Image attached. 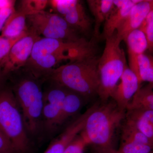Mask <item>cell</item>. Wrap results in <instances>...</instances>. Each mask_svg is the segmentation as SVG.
Returning a JSON list of instances; mask_svg holds the SVG:
<instances>
[{
  "mask_svg": "<svg viewBox=\"0 0 153 153\" xmlns=\"http://www.w3.org/2000/svg\"><path fill=\"white\" fill-rule=\"evenodd\" d=\"M80 2L78 0H51L49 3L58 15L63 16L73 10Z\"/></svg>",
  "mask_w": 153,
  "mask_h": 153,
  "instance_id": "cell-26",
  "label": "cell"
},
{
  "mask_svg": "<svg viewBox=\"0 0 153 153\" xmlns=\"http://www.w3.org/2000/svg\"><path fill=\"white\" fill-rule=\"evenodd\" d=\"M124 41L127 46L128 67L138 76V59L140 55L148 51L146 37L144 33L139 28L131 32Z\"/></svg>",
  "mask_w": 153,
  "mask_h": 153,
  "instance_id": "cell-13",
  "label": "cell"
},
{
  "mask_svg": "<svg viewBox=\"0 0 153 153\" xmlns=\"http://www.w3.org/2000/svg\"><path fill=\"white\" fill-rule=\"evenodd\" d=\"M141 83L136 74L127 65L111 98L120 109L127 111Z\"/></svg>",
  "mask_w": 153,
  "mask_h": 153,
  "instance_id": "cell-9",
  "label": "cell"
},
{
  "mask_svg": "<svg viewBox=\"0 0 153 153\" xmlns=\"http://www.w3.org/2000/svg\"><path fill=\"white\" fill-rule=\"evenodd\" d=\"M99 57L95 55L72 61L49 72L52 81L83 97L97 94Z\"/></svg>",
  "mask_w": 153,
  "mask_h": 153,
  "instance_id": "cell-2",
  "label": "cell"
},
{
  "mask_svg": "<svg viewBox=\"0 0 153 153\" xmlns=\"http://www.w3.org/2000/svg\"><path fill=\"white\" fill-rule=\"evenodd\" d=\"M96 106V104L93 105L75 119L52 141L44 153H63L67 146L82 131L88 117Z\"/></svg>",
  "mask_w": 153,
  "mask_h": 153,
  "instance_id": "cell-10",
  "label": "cell"
},
{
  "mask_svg": "<svg viewBox=\"0 0 153 153\" xmlns=\"http://www.w3.org/2000/svg\"><path fill=\"white\" fill-rule=\"evenodd\" d=\"M116 151L118 153H152L153 147L121 140L120 146Z\"/></svg>",
  "mask_w": 153,
  "mask_h": 153,
  "instance_id": "cell-24",
  "label": "cell"
},
{
  "mask_svg": "<svg viewBox=\"0 0 153 153\" xmlns=\"http://www.w3.org/2000/svg\"><path fill=\"white\" fill-rule=\"evenodd\" d=\"M62 17L78 33L86 34L90 31L91 21L87 16L81 1L71 12Z\"/></svg>",
  "mask_w": 153,
  "mask_h": 153,
  "instance_id": "cell-19",
  "label": "cell"
},
{
  "mask_svg": "<svg viewBox=\"0 0 153 153\" xmlns=\"http://www.w3.org/2000/svg\"><path fill=\"white\" fill-rule=\"evenodd\" d=\"M54 87L44 92L42 131L51 134L58 129L61 108L68 89L55 83Z\"/></svg>",
  "mask_w": 153,
  "mask_h": 153,
  "instance_id": "cell-7",
  "label": "cell"
},
{
  "mask_svg": "<svg viewBox=\"0 0 153 153\" xmlns=\"http://www.w3.org/2000/svg\"><path fill=\"white\" fill-rule=\"evenodd\" d=\"M15 8L10 7L0 10V31H1L7 20L15 11Z\"/></svg>",
  "mask_w": 153,
  "mask_h": 153,
  "instance_id": "cell-31",
  "label": "cell"
},
{
  "mask_svg": "<svg viewBox=\"0 0 153 153\" xmlns=\"http://www.w3.org/2000/svg\"><path fill=\"white\" fill-rule=\"evenodd\" d=\"M140 0H113L115 7L104 23L100 38L105 40L116 32L132 7Z\"/></svg>",
  "mask_w": 153,
  "mask_h": 153,
  "instance_id": "cell-12",
  "label": "cell"
},
{
  "mask_svg": "<svg viewBox=\"0 0 153 153\" xmlns=\"http://www.w3.org/2000/svg\"><path fill=\"white\" fill-rule=\"evenodd\" d=\"M49 1L47 0H24L21 1L19 10L27 16L44 11Z\"/></svg>",
  "mask_w": 153,
  "mask_h": 153,
  "instance_id": "cell-25",
  "label": "cell"
},
{
  "mask_svg": "<svg viewBox=\"0 0 153 153\" xmlns=\"http://www.w3.org/2000/svg\"><path fill=\"white\" fill-rule=\"evenodd\" d=\"M122 128L121 140L153 147L152 143L130 122L125 119Z\"/></svg>",
  "mask_w": 153,
  "mask_h": 153,
  "instance_id": "cell-22",
  "label": "cell"
},
{
  "mask_svg": "<svg viewBox=\"0 0 153 153\" xmlns=\"http://www.w3.org/2000/svg\"><path fill=\"white\" fill-rule=\"evenodd\" d=\"M0 131L10 141L17 153L28 152L29 135L14 92L8 88H0Z\"/></svg>",
  "mask_w": 153,
  "mask_h": 153,
  "instance_id": "cell-4",
  "label": "cell"
},
{
  "mask_svg": "<svg viewBox=\"0 0 153 153\" xmlns=\"http://www.w3.org/2000/svg\"><path fill=\"white\" fill-rule=\"evenodd\" d=\"M105 40L104 50L98 61L100 83L97 94L102 102L111 98L127 65L125 53L120 47L122 41L116 32Z\"/></svg>",
  "mask_w": 153,
  "mask_h": 153,
  "instance_id": "cell-3",
  "label": "cell"
},
{
  "mask_svg": "<svg viewBox=\"0 0 153 153\" xmlns=\"http://www.w3.org/2000/svg\"><path fill=\"white\" fill-rule=\"evenodd\" d=\"M28 31L25 34L18 38H8L0 36V66L3 60L9 54L13 46L19 40L27 35ZM0 71L1 72V69Z\"/></svg>",
  "mask_w": 153,
  "mask_h": 153,
  "instance_id": "cell-29",
  "label": "cell"
},
{
  "mask_svg": "<svg viewBox=\"0 0 153 153\" xmlns=\"http://www.w3.org/2000/svg\"><path fill=\"white\" fill-rule=\"evenodd\" d=\"M1 71H0V76H1Z\"/></svg>",
  "mask_w": 153,
  "mask_h": 153,
  "instance_id": "cell-34",
  "label": "cell"
},
{
  "mask_svg": "<svg viewBox=\"0 0 153 153\" xmlns=\"http://www.w3.org/2000/svg\"><path fill=\"white\" fill-rule=\"evenodd\" d=\"M14 93L22 112L28 135L35 136L42 131L44 92L34 79H22L16 85Z\"/></svg>",
  "mask_w": 153,
  "mask_h": 153,
  "instance_id": "cell-5",
  "label": "cell"
},
{
  "mask_svg": "<svg viewBox=\"0 0 153 153\" xmlns=\"http://www.w3.org/2000/svg\"><path fill=\"white\" fill-rule=\"evenodd\" d=\"M40 36L32 29L28 30L27 35L15 44L3 60L0 66L1 74L16 71L27 64L35 43L41 38Z\"/></svg>",
  "mask_w": 153,
  "mask_h": 153,
  "instance_id": "cell-8",
  "label": "cell"
},
{
  "mask_svg": "<svg viewBox=\"0 0 153 153\" xmlns=\"http://www.w3.org/2000/svg\"><path fill=\"white\" fill-rule=\"evenodd\" d=\"M126 114V111L120 109L113 100L98 104L90 114L82 132L96 153L114 149L115 133L125 119Z\"/></svg>",
  "mask_w": 153,
  "mask_h": 153,
  "instance_id": "cell-1",
  "label": "cell"
},
{
  "mask_svg": "<svg viewBox=\"0 0 153 153\" xmlns=\"http://www.w3.org/2000/svg\"><path fill=\"white\" fill-rule=\"evenodd\" d=\"M27 16L19 10L11 14L1 30V36L6 38H18L28 31L26 26Z\"/></svg>",
  "mask_w": 153,
  "mask_h": 153,
  "instance_id": "cell-17",
  "label": "cell"
},
{
  "mask_svg": "<svg viewBox=\"0 0 153 153\" xmlns=\"http://www.w3.org/2000/svg\"><path fill=\"white\" fill-rule=\"evenodd\" d=\"M16 1L13 0H0V10L7 8L13 7Z\"/></svg>",
  "mask_w": 153,
  "mask_h": 153,
  "instance_id": "cell-32",
  "label": "cell"
},
{
  "mask_svg": "<svg viewBox=\"0 0 153 153\" xmlns=\"http://www.w3.org/2000/svg\"><path fill=\"white\" fill-rule=\"evenodd\" d=\"M32 15L38 20L45 22L57 29L64 30L70 33H79L68 25L65 19L58 14L52 13L43 11Z\"/></svg>",
  "mask_w": 153,
  "mask_h": 153,
  "instance_id": "cell-21",
  "label": "cell"
},
{
  "mask_svg": "<svg viewBox=\"0 0 153 153\" xmlns=\"http://www.w3.org/2000/svg\"><path fill=\"white\" fill-rule=\"evenodd\" d=\"M96 50L95 43L92 41L74 42L41 38L35 43L27 63H31L44 55L56 53L73 54L82 59L95 55Z\"/></svg>",
  "mask_w": 153,
  "mask_h": 153,
  "instance_id": "cell-6",
  "label": "cell"
},
{
  "mask_svg": "<svg viewBox=\"0 0 153 153\" xmlns=\"http://www.w3.org/2000/svg\"><path fill=\"white\" fill-rule=\"evenodd\" d=\"M0 153H17L10 141L1 131Z\"/></svg>",
  "mask_w": 153,
  "mask_h": 153,
  "instance_id": "cell-30",
  "label": "cell"
},
{
  "mask_svg": "<svg viewBox=\"0 0 153 153\" xmlns=\"http://www.w3.org/2000/svg\"><path fill=\"white\" fill-rule=\"evenodd\" d=\"M89 142L82 131L67 146L63 153H84Z\"/></svg>",
  "mask_w": 153,
  "mask_h": 153,
  "instance_id": "cell-28",
  "label": "cell"
},
{
  "mask_svg": "<svg viewBox=\"0 0 153 153\" xmlns=\"http://www.w3.org/2000/svg\"><path fill=\"white\" fill-rule=\"evenodd\" d=\"M153 9V0H140L132 7L123 23L117 30L118 36L125 41L128 35L139 29Z\"/></svg>",
  "mask_w": 153,
  "mask_h": 153,
  "instance_id": "cell-11",
  "label": "cell"
},
{
  "mask_svg": "<svg viewBox=\"0 0 153 153\" xmlns=\"http://www.w3.org/2000/svg\"><path fill=\"white\" fill-rule=\"evenodd\" d=\"M83 98L82 96L68 90L63 101L57 128L61 127L70 118L74 116L82 108Z\"/></svg>",
  "mask_w": 153,
  "mask_h": 153,
  "instance_id": "cell-18",
  "label": "cell"
},
{
  "mask_svg": "<svg viewBox=\"0 0 153 153\" xmlns=\"http://www.w3.org/2000/svg\"><path fill=\"white\" fill-rule=\"evenodd\" d=\"M138 77L141 83H153V55L146 52L138 59Z\"/></svg>",
  "mask_w": 153,
  "mask_h": 153,
  "instance_id": "cell-23",
  "label": "cell"
},
{
  "mask_svg": "<svg viewBox=\"0 0 153 153\" xmlns=\"http://www.w3.org/2000/svg\"><path fill=\"white\" fill-rule=\"evenodd\" d=\"M126 119L135 126L153 144V110L143 108L127 110Z\"/></svg>",
  "mask_w": 153,
  "mask_h": 153,
  "instance_id": "cell-15",
  "label": "cell"
},
{
  "mask_svg": "<svg viewBox=\"0 0 153 153\" xmlns=\"http://www.w3.org/2000/svg\"><path fill=\"white\" fill-rule=\"evenodd\" d=\"M27 19L30 24V29L35 31L39 36L42 35L44 38L74 42L85 40L79 36L78 33H68L64 30L57 29L45 22L38 20L32 15L27 16Z\"/></svg>",
  "mask_w": 153,
  "mask_h": 153,
  "instance_id": "cell-14",
  "label": "cell"
},
{
  "mask_svg": "<svg viewBox=\"0 0 153 153\" xmlns=\"http://www.w3.org/2000/svg\"><path fill=\"white\" fill-rule=\"evenodd\" d=\"M102 153H118L117 152L116 149H114L111 150H110L109 151H108V152H105ZM153 153V152L152 153Z\"/></svg>",
  "mask_w": 153,
  "mask_h": 153,
  "instance_id": "cell-33",
  "label": "cell"
},
{
  "mask_svg": "<svg viewBox=\"0 0 153 153\" xmlns=\"http://www.w3.org/2000/svg\"><path fill=\"white\" fill-rule=\"evenodd\" d=\"M87 2L94 17V36L96 38H100L101 25L106 21L114 8L113 0H88Z\"/></svg>",
  "mask_w": 153,
  "mask_h": 153,
  "instance_id": "cell-16",
  "label": "cell"
},
{
  "mask_svg": "<svg viewBox=\"0 0 153 153\" xmlns=\"http://www.w3.org/2000/svg\"><path fill=\"white\" fill-rule=\"evenodd\" d=\"M143 108L153 110V83L140 88L128 106L127 110Z\"/></svg>",
  "mask_w": 153,
  "mask_h": 153,
  "instance_id": "cell-20",
  "label": "cell"
},
{
  "mask_svg": "<svg viewBox=\"0 0 153 153\" xmlns=\"http://www.w3.org/2000/svg\"><path fill=\"white\" fill-rule=\"evenodd\" d=\"M139 29L144 33L146 37L149 53L153 55V9L148 14Z\"/></svg>",
  "mask_w": 153,
  "mask_h": 153,
  "instance_id": "cell-27",
  "label": "cell"
}]
</instances>
